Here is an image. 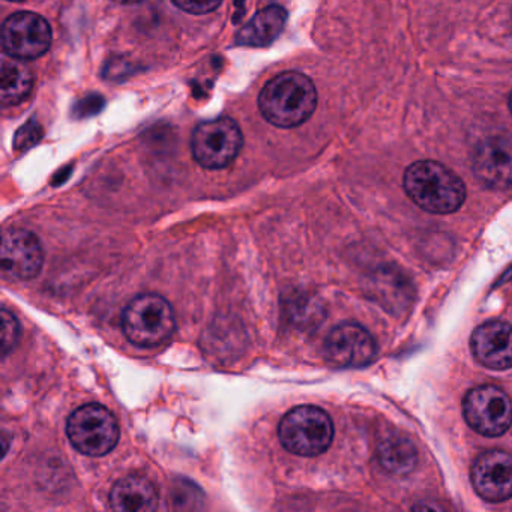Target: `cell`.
Returning <instances> with one entry per match:
<instances>
[{
	"label": "cell",
	"instance_id": "obj_1",
	"mask_svg": "<svg viewBox=\"0 0 512 512\" xmlns=\"http://www.w3.org/2000/svg\"><path fill=\"white\" fill-rule=\"evenodd\" d=\"M317 106V91L310 77L298 71L278 74L259 95V109L269 124L295 128L307 122Z\"/></svg>",
	"mask_w": 512,
	"mask_h": 512
},
{
	"label": "cell",
	"instance_id": "obj_2",
	"mask_svg": "<svg viewBox=\"0 0 512 512\" xmlns=\"http://www.w3.org/2000/svg\"><path fill=\"white\" fill-rule=\"evenodd\" d=\"M407 196L431 214H452L463 206L466 187L452 170L436 161H418L404 173Z\"/></svg>",
	"mask_w": 512,
	"mask_h": 512
},
{
	"label": "cell",
	"instance_id": "obj_3",
	"mask_svg": "<svg viewBox=\"0 0 512 512\" xmlns=\"http://www.w3.org/2000/svg\"><path fill=\"white\" fill-rule=\"evenodd\" d=\"M176 329L175 311L169 301L154 293L136 296L122 313L125 337L140 347L166 343Z\"/></svg>",
	"mask_w": 512,
	"mask_h": 512
},
{
	"label": "cell",
	"instance_id": "obj_4",
	"mask_svg": "<svg viewBox=\"0 0 512 512\" xmlns=\"http://www.w3.org/2000/svg\"><path fill=\"white\" fill-rule=\"evenodd\" d=\"M281 445L295 455L316 457L331 446L334 424L331 416L316 406H299L286 413L278 427Z\"/></svg>",
	"mask_w": 512,
	"mask_h": 512
},
{
	"label": "cell",
	"instance_id": "obj_5",
	"mask_svg": "<svg viewBox=\"0 0 512 512\" xmlns=\"http://www.w3.org/2000/svg\"><path fill=\"white\" fill-rule=\"evenodd\" d=\"M119 434L118 419L101 404H85L68 418L71 445L88 457H103L112 452L118 445Z\"/></svg>",
	"mask_w": 512,
	"mask_h": 512
},
{
	"label": "cell",
	"instance_id": "obj_6",
	"mask_svg": "<svg viewBox=\"0 0 512 512\" xmlns=\"http://www.w3.org/2000/svg\"><path fill=\"white\" fill-rule=\"evenodd\" d=\"M244 145L241 128L233 119L217 118L197 125L191 139L194 160L208 170L229 167Z\"/></svg>",
	"mask_w": 512,
	"mask_h": 512
},
{
	"label": "cell",
	"instance_id": "obj_7",
	"mask_svg": "<svg viewBox=\"0 0 512 512\" xmlns=\"http://www.w3.org/2000/svg\"><path fill=\"white\" fill-rule=\"evenodd\" d=\"M463 412L467 424L482 436H502L512 424L511 398L493 385L478 386L467 392Z\"/></svg>",
	"mask_w": 512,
	"mask_h": 512
},
{
	"label": "cell",
	"instance_id": "obj_8",
	"mask_svg": "<svg viewBox=\"0 0 512 512\" xmlns=\"http://www.w3.org/2000/svg\"><path fill=\"white\" fill-rule=\"evenodd\" d=\"M0 41L10 58L34 61L49 52L52 28L38 14L17 13L5 20Z\"/></svg>",
	"mask_w": 512,
	"mask_h": 512
},
{
	"label": "cell",
	"instance_id": "obj_9",
	"mask_svg": "<svg viewBox=\"0 0 512 512\" xmlns=\"http://www.w3.org/2000/svg\"><path fill=\"white\" fill-rule=\"evenodd\" d=\"M373 335L358 323H341L325 340V358L335 367L362 368L376 359Z\"/></svg>",
	"mask_w": 512,
	"mask_h": 512
},
{
	"label": "cell",
	"instance_id": "obj_10",
	"mask_svg": "<svg viewBox=\"0 0 512 512\" xmlns=\"http://www.w3.org/2000/svg\"><path fill=\"white\" fill-rule=\"evenodd\" d=\"M0 265L7 280L28 281L37 277L44 265L40 239L29 230H8L2 238Z\"/></svg>",
	"mask_w": 512,
	"mask_h": 512
},
{
	"label": "cell",
	"instance_id": "obj_11",
	"mask_svg": "<svg viewBox=\"0 0 512 512\" xmlns=\"http://www.w3.org/2000/svg\"><path fill=\"white\" fill-rule=\"evenodd\" d=\"M476 493L488 502H505L512 497V455L505 451L484 452L472 466Z\"/></svg>",
	"mask_w": 512,
	"mask_h": 512
},
{
	"label": "cell",
	"instance_id": "obj_12",
	"mask_svg": "<svg viewBox=\"0 0 512 512\" xmlns=\"http://www.w3.org/2000/svg\"><path fill=\"white\" fill-rule=\"evenodd\" d=\"M473 356L491 370L512 367V325L502 320L482 323L470 340Z\"/></svg>",
	"mask_w": 512,
	"mask_h": 512
},
{
	"label": "cell",
	"instance_id": "obj_13",
	"mask_svg": "<svg viewBox=\"0 0 512 512\" xmlns=\"http://www.w3.org/2000/svg\"><path fill=\"white\" fill-rule=\"evenodd\" d=\"M473 173L487 187L497 190L511 187L512 140L491 137L482 142L473 157Z\"/></svg>",
	"mask_w": 512,
	"mask_h": 512
},
{
	"label": "cell",
	"instance_id": "obj_14",
	"mask_svg": "<svg viewBox=\"0 0 512 512\" xmlns=\"http://www.w3.org/2000/svg\"><path fill=\"white\" fill-rule=\"evenodd\" d=\"M110 505L119 512L155 511L158 506L157 488L145 476H125L113 485Z\"/></svg>",
	"mask_w": 512,
	"mask_h": 512
},
{
	"label": "cell",
	"instance_id": "obj_15",
	"mask_svg": "<svg viewBox=\"0 0 512 512\" xmlns=\"http://www.w3.org/2000/svg\"><path fill=\"white\" fill-rule=\"evenodd\" d=\"M287 22V13L278 5L259 11L236 35V43L245 47H268L274 43Z\"/></svg>",
	"mask_w": 512,
	"mask_h": 512
},
{
	"label": "cell",
	"instance_id": "obj_16",
	"mask_svg": "<svg viewBox=\"0 0 512 512\" xmlns=\"http://www.w3.org/2000/svg\"><path fill=\"white\" fill-rule=\"evenodd\" d=\"M34 88L32 71L19 59H5L0 68V101L10 107L22 103Z\"/></svg>",
	"mask_w": 512,
	"mask_h": 512
},
{
	"label": "cell",
	"instance_id": "obj_17",
	"mask_svg": "<svg viewBox=\"0 0 512 512\" xmlns=\"http://www.w3.org/2000/svg\"><path fill=\"white\" fill-rule=\"evenodd\" d=\"M377 457L383 469L395 475H406L415 469L418 463V452L415 445L398 434H391L380 442Z\"/></svg>",
	"mask_w": 512,
	"mask_h": 512
},
{
	"label": "cell",
	"instance_id": "obj_18",
	"mask_svg": "<svg viewBox=\"0 0 512 512\" xmlns=\"http://www.w3.org/2000/svg\"><path fill=\"white\" fill-rule=\"evenodd\" d=\"M409 283H404V277L398 272L380 271L374 280V293L377 301L382 302L388 310H403L406 299L410 301V293L406 292Z\"/></svg>",
	"mask_w": 512,
	"mask_h": 512
},
{
	"label": "cell",
	"instance_id": "obj_19",
	"mask_svg": "<svg viewBox=\"0 0 512 512\" xmlns=\"http://www.w3.org/2000/svg\"><path fill=\"white\" fill-rule=\"evenodd\" d=\"M20 337V326L13 313L2 310V355L7 356L16 347Z\"/></svg>",
	"mask_w": 512,
	"mask_h": 512
},
{
	"label": "cell",
	"instance_id": "obj_20",
	"mask_svg": "<svg viewBox=\"0 0 512 512\" xmlns=\"http://www.w3.org/2000/svg\"><path fill=\"white\" fill-rule=\"evenodd\" d=\"M41 139H43V128L38 122L31 121L17 131L14 145L17 149H28L37 145Z\"/></svg>",
	"mask_w": 512,
	"mask_h": 512
},
{
	"label": "cell",
	"instance_id": "obj_21",
	"mask_svg": "<svg viewBox=\"0 0 512 512\" xmlns=\"http://www.w3.org/2000/svg\"><path fill=\"white\" fill-rule=\"evenodd\" d=\"M172 2L185 13L202 16L217 10L223 0H172Z\"/></svg>",
	"mask_w": 512,
	"mask_h": 512
},
{
	"label": "cell",
	"instance_id": "obj_22",
	"mask_svg": "<svg viewBox=\"0 0 512 512\" xmlns=\"http://www.w3.org/2000/svg\"><path fill=\"white\" fill-rule=\"evenodd\" d=\"M115 2H118V4L122 5H133L139 4L140 0H115Z\"/></svg>",
	"mask_w": 512,
	"mask_h": 512
},
{
	"label": "cell",
	"instance_id": "obj_23",
	"mask_svg": "<svg viewBox=\"0 0 512 512\" xmlns=\"http://www.w3.org/2000/svg\"><path fill=\"white\" fill-rule=\"evenodd\" d=\"M509 109H511L512 112V94L511 97H509Z\"/></svg>",
	"mask_w": 512,
	"mask_h": 512
},
{
	"label": "cell",
	"instance_id": "obj_24",
	"mask_svg": "<svg viewBox=\"0 0 512 512\" xmlns=\"http://www.w3.org/2000/svg\"><path fill=\"white\" fill-rule=\"evenodd\" d=\"M11 2H23V0H11Z\"/></svg>",
	"mask_w": 512,
	"mask_h": 512
}]
</instances>
